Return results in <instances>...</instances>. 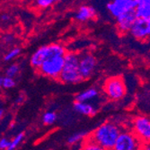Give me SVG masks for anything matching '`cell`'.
I'll return each instance as SVG.
<instances>
[{
  "label": "cell",
  "instance_id": "3957f363",
  "mask_svg": "<svg viewBox=\"0 0 150 150\" xmlns=\"http://www.w3.org/2000/svg\"><path fill=\"white\" fill-rule=\"evenodd\" d=\"M67 50L64 46L59 43L43 45L37 49L30 58V64L35 69H39L42 63L53 57L65 56Z\"/></svg>",
  "mask_w": 150,
  "mask_h": 150
},
{
  "label": "cell",
  "instance_id": "d6986e66",
  "mask_svg": "<svg viewBox=\"0 0 150 150\" xmlns=\"http://www.w3.org/2000/svg\"><path fill=\"white\" fill-rule=\"evenodd\" d=\"M21 70V66L17 63H13L11 65H9L6 70H5V76H8L11 77H16L18 76V74L20 73Z\"/></svg>",
  "mask_w": 150,
  "mask_h": 150
},
{
  "label": "cell",
  "instance_id": "9c48e42d",
  "mask_svg": "<svg viewBox=\"0 0 150 150\" xmlns=\"http://www.w3.org/2000/svg\"><path fill=\"white\" fill-rule=\"evenodd\" d=\"M129 34L137 40H144L150 38V18H137L133 23Z\"/></svg>",
  "mask_w": 150,
  "mask_h": 150
},
{
  "label": "cell",
  "instance_id": "5bb4252c",
  "mask_svg": "<svg viewBox=\"0 0 150 150\" xmlns=\"http://www.w3.org/2000/svg\"><path fill=\"white\" fill-rule=\"evenodd\" d=\"M99 92L96 88L94 87H90L86 90H84L80 93H78L76 95V101L79 102H92L94 101L95 99H97L99 97Z\"/></svg>",
  "mask_w": 150,
  "mask_h": 150
},
{
  "label": "cell",
  "instance_id": "6da1fadb",
  "mask_svg": "<svg viewBox=\"0 0 150 150\" xmlns=\"http://www.w3.org/2000/svg\"><path fill=\"white\" fill-rule=\"evenodd\" d=\"M120 132V127L113 122H104L93 132L91 138L96 141L103 150H112Z\"/></svg>",
  "mask_w": 150,
  "mask_h": 150
},
{
  "label": "cell",
  "instance_id": "2e32d148",
  "mask_svg": "<svg viewBox=\"0 0 150 150\" xmlns=\"http://www.w3.org/2000/svg\"><path fill=\"white\" fill-rule=\"evenodd\" d=\"M86 135H87V133H86V132H84V131L74 133L73 135L69 136V137L67 138V144L70 145V146L76 145V144L80 143L81 141L85 140L86 138Z\"/></svg>",
  "mask_w": 150,
  "mask_h": 150
},
{
  "label": "cell",
  "instance_id": "7a4b0ae2",
  "mask_svg": "<svg viewBox=\"0 0 150 150\" xmlns=\"http://www.w3.org/2000/svg\"><path fill=\"white\" fill-rule=\"evenodd\" d=\"M79 54L76 52H67L65 55V63L59 80L63 84L76 85L84 79L79 70Z\"/></svg>",
  "mask_w": 150,
  "mask_h": 150
},
{
  "label": "cell",
  "instance_id": "44dd1931",
  "mask_svg": "<svg viewBox=\"0 0 150 150\" xmlns=\"http://www.w3.org/2000/svg\"><path fill=\"white\" fill-rule=\"evenodd\" d=\"M21 53V49L19 48H12L11 50H9L5 55H4V61L5 62H10L13 59H15L16 58H17Z\"/></svg>",
  "mask_w": 150,
  "mask_h": 150
},
{
  "label": "cell",
  "instance_id": "8992f818",
  "mask_svg": "<svg viewBox=\"0 0 150 150\" xmlns=\"http://www.w3.org/2000/svg\"><path fill=\"white\" fill-rule=\"evenodd\" d=\"M142 141L133 131H121L117 139L115 150H138L140 149Z\"/></svg>",
  "mask_w": 150,
  "mask_h": 150
},
{
  "label": "cell",
  "instance_id": "9a60e30c",
  "mask_svg": "<svg viewBox=\"0 0 150 150\" xmlns=\"http://www.w3.org/2000/svg\"><path fill=\"white\" fill-rule=\"evenodd\" d=\"M136 15L139 18H150V0H136Z\"/></svg>",
  "mask_w": 150,
  "mask_h": 150
},
{
  "label": "cell",
  "instance_id": "d4e9b609",
  "mask_svg": "<svg viewBox=\"0 0 150 150\" xmlns=\"http://www.w3.org/2000/svg\"><path fill=\"white\" fill-rule=\"evenodd\" d=\"M24 100H25V97L23 96V95H18V97H17V98L16 99V101H15V103L17 104V105L22 104V103L24 102Z\"/></svg>",
  "mask_w": 150,
  "mask_h": 150
},
{
  "label": "cell",
  "instance_id": "7c38bea8",
  "mask_svg": "<svg viewBox=\"0 0 150 150\" xmlns=\"http://www.w3.org/2000/svg\"><path fill=\"white\" fill-rule=\"evenodd\" d=\"M74 111L81 115L85 116H93L97 113L98 109L93 104L89 103L87 102H79L76 101L73 104Z\"/></svg>",
  "mask_w": 150,
  "mask_h": 150
},
{
  "label": "cell",
  "instance_id": "603a6c76",
  "mask_svg": "<svg viewBox=\"0 0 150 150\" xmlns=\"http://www.w3.org/2000/svg\"><path fill=\"white\" fill-rule=\"evenodd\" d=\"M53 3H55V0H36V5L40 8H47Z\"/></svg>",
  "mask_w": 150,
  "mask_h": 150
},
{
  "label": "cell",
  "instance_id": "4fadbf2b",
  "mask_svg": "<svg viewBox=\"0 0 150 150\" xmlns=\"http://www.w3.org/2000/svg\"><path fill=\"white\" fill-rule=\"evenodd\" d=\"M95 15H96V11L93 6H82L78 8L75 17L79 22H86L93 19Z\"/></svg>",
  "mask_w": 150,
  "mask_h": 150
},
{
  "label": "cell",
  "instance_id": "484cf974",
  "mask_svg": "<svg viewBox=\"0 0 150 150\" xmlns=\"http://www.w3.org/2000/svg\"><path fill=\"white\" fill-rule=\"evenodd\" d=\"M1 19L3 20V21H8L9 20V16L8 15H2V17H1Z\"/></svg>",
  "mask_w": 150,
  "mask_h": 150
},
{
  "label": "cell",
  "instance_id": "e0dca14e",
  "mask_svg": "<svg viewBox=\"0 0 150 150\" xmlns=\"http://www.w3.org/2000/svg\"><path fill=\"white\" fill-rule=\"evenodd\" d=\"M42 122L44 125L50 126L54 124L58 120V114L55 112L52 111H48L42 115Z\"/></svg>",
  "mask_w": 150,
  "mask_h": 150
},
{
  "label": "cell",
  "instance_id": "8fae6325",
  "mask_svg": "<svg viewBox=\"0 0 150 150\" xmlns=\"http://www.w3.org/2000/svg\"><path fill=\"white\" fill-rule=\"evenodd\" d=\"M138 18L136 15L135 9L129 10L121 13L120 16H118L116 19V24L117 28L121 33H129L133 23H135L136 19Z\"/></svg>",
  "mask_w": 150,
  "mask_h": 150
},
{
  "label": "cell",
  "instance_id": "ba28073f",
  "mask_svg": "<svg viewBox=\"0 0 150 150\" xmlns=\"http://www.w3.org/2000/svg\"><path fill=\"white\" fill-rule=\"evenodd\" d=\"M79 70L84 80L90 78L96 69L97 60L93 54L89 52H84L79 54Z\"/></svg>",
  "mask_w": 150,
  "mask_h": 150
},
{
  "label": "cell",
  "instance_id": "f546056e",
  "mask_svg": "<svg viewBox=\"0 0 150 150\" xmlns=\"http://www.w3.org/2000/svg\"><path fill=\"white\" fill-rule=\"evenodd\" d=\"M6 1H11V0H6Z\"/></svg>",
  "mask_w": 150,
  "mask_h": 150
},
{
  "label": "cell",
  "instance_id": "30bf717a",
  "mask_svg": "<svg viewBox=\"0 0 150 150\" xmlns=\"http://www.w3.org/2000/svg\"><path fill=\"white\" fill-rule=\"evenodd\" d=\"M136 6H137L136 0H112L106 6L107 10L114 18H117L126 11L135 9Z\"/></svg>",
  "mask_w": 150,
  "mask_h": 150
},
{
  "label": "cell",
  "instance_id": "7402d4cb",
  "mask_svg": "<svg viewBox=\"0 0 150 150\" xmlns=\"http://www.w3.org/2000/svg\"><path fill=\"white\" fill-rule=\"evenodd\" d=\"M23 139H24V133L23 132L18 133L11 140V145H10L8 150H15V149H16L22 144V142L23 141Z\"/></svg>",
  "mask_w": 150,
  "mask_h": 150
},
{
  "label": "cell",
  "instance_id": "52a82bcc",
  "mask_svg": "<svg viewBox=\"0 0 150 150\" xmlns=\"http://www.w3.org/2000/svg\"><path fill=\"white\" fill-rule=\"evenodd\" d=\"M132 129L142 143H150V117L142 115L136 117L133 120Z\"/></svg>",
  "mask_w": 150,
  "mask_h": 150
},
{
  "label": "cell",
  "instance_id": "277c9868",
  "mask_svg": "<svg viewBox=\"0 0 150 150\" xmlns=\"http://www.w3.org/2000/svg\"><path fill=\"white\" fill-rule=\"evenodd\" d=\"M65 63V56L53 57L45 60L37 69L40 75L51 79H59Z\"/></svg>",
  "mask_w": 150,
  "mask_h": 150
},
{
  "label": "cell",
  "instance_id": "ffe728a7",
  "mask_svg": "<svg viewBox=\"0 0 150 150\" xmlns=\"http://www.w3.org/2000/svg\"><path fill=\"white\" fill-rule=\"evenodd\" d=\"M83 148L86 149V150H103V147L94 139H93L91 137L86 138Z\"/></svg>",
  "mask_w": 150,
  "mask_h": 150
},
{
  "label": "cell",
  "instance_id": "f1b7e54d",
  "mask_svg": "<svg viewBox=\"0 0 150 150\" xmlns=\"http://www.w3.org/2000/svg\"><path fill=\"white\" fill-rule=\"evenodd\" d=\"M59 1H61V0H55V2H59Z\"/></svg>",
  "mask_w": 150,
  "mask_h": 150
},
{
  "label": "cell",
  "instance_id": "5b68a950",
  "mask_svg": "<svg viewBox=\"0 0 150 150\" xmlns=\"http://www.w3.org/2000/svg\"><path fill=\"white\" fill-rule=\"evenodd\" d=\"M103 91L106 96L112 101H119L126 94V86L121 77L115 76L106 80L103 86Z\"/></svg>",
  "mask_w": 150,
  "mask_h": 150
},
{
  "label": "cell",
  "instance_id": "4316f807",
  "mask_svg": "<svg viewBox=\"0 0 150 150\" xmlns=\"http://www.w3.org/2000/svg\"><path fill=\"white\" fill-rule=\"evenodd\" d=\"M3 115H4V109L3 108H1L0 109V117H3Z\"/></svg>",
  "mask_w": 150,
  "mask_h": 150
},
{
  "label": "cell",
  "instance_id": "cb8c5ba5",
  "mask_svg": "<svg viewBox=\"0 0 150 150\" xmlns=\"http://www.w3.org/2000/svg\"><path fill=\"white\" fill-rule=\"evenodd\" d=\"M11 145V140L6 138H2L0 139V149L1 150H8Z\"/></svg>",
  "mask_w": 150,
  "mask_h": 150
},
{
  "label": "cell",
  "instance_id": "83f0119b",
  "mask_svg": "<svg viewBox=\"0 0 150 150\" xmlns=\"http://www.w3.org/2000/svg\"><path fill=\"white\" fill-rule=\"evenodd\" d=\"M146 146H145V147H143V148H145V149H147V150H150V143H147V144H146Z\"/></svg>",
  "mask_w": 150,
  "mask_h": 150
},
{
  "label": "cell",
  "instance_id": "ac0fdd59",
  "mask_svg": "<svg viewBox=\"0 0 150 150\" xmlns=\"http://www.w3.org/2000/svg\"><path fill=\"white\" fill-rule=\"evenodd\" d=\"M16 83L15 77H11L8 76H5L0 78V86H1L4 89H12L16 86Z\"/></svg>",
  "mask_w": 150,
  "mask_h": 150
}]
</instances>
